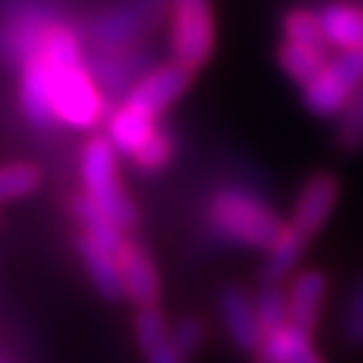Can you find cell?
<instances>
[{"mask_svg": "<svg viewBox=\"0 0 363 363\" xmlns=\"http://www.w3.org/2000/svg\"><path fill=\"white\" fill-rule=\"evenodd\" d=\"M342 334L350 347L363 350V274L352 283L347 304L342 312Z\"/></svg>", "mask_w": 363, "mask_h": 363, "instance_id": "603a6c76", "label": "cell"}, {"mask_svg": "<svg viewBox=\"0 0 363 363\" xmlns=\"http://www.w3.org/2000/svg\"><path fill=\"white\" fill-rule=\"evenodd\" d=\"M307 245H310V237L298 232L294 223H286L280 229V234L274 237L272 245L267 247V261H264V269H261L264 283H277V286L288 283L296 274Z\"/></svg>", "mask_w": 363, "mask_h": 363, "instance_id": "2e32d148", "label": "cell"}, {"mask_svg": "<svg viewBox=\"0 0 363 363\" xmlns=\"http://www.w3.org/2000/svg\"><path fill=\"white\" fill-rule=\"evenodd\" d=\"M208 226L229 245L267 250L286 223L261 196L229 186L208 202Z\"/></svg>", "mask_w": 363, "mask_h": 363, "instance_id": "7a4b0ae2", "label": "cell"}, {"mask_svg": "<svg viewBox=\"0 0 363 363\" xmlns=\"http://www.w3.org/2000/svg\"><path fill=\"white\" fill-rule=\"evenodd\" d=\"M135 342L143 363H186L172 342V325L159 304L140 307L135 315Z\"/></svg>", "mask_w": 363, "mask_h": 363, "instance_id": "4fadbf2b", "label": "cell"}, {"mask_svg": "<svg viewBox=\"0 0 363 363\" xmlns=\"http://www.w3.org/2000/svg\"><path fill=\"white\" fill-rule=\"evenodd\" d=\"M328 296V280L320 269H301L288 280V323L315 334Z\"/></svg>", "mask_w": 363, "mask_h": 363, "instance_id": "9c48e42d", "label": "cell"}, {"mask_svg": "<svg viewBox=\"0 0 363 363\" xmlns=\"http://www.w3.org/2000/svg\"><path fill=\"white\" fill-rule=\"evenodd\" d=\"M78 259L84 264V269L89 274L94 291L105 298V301H127V291H124V277H121V267H118L116 253L103 242L91 240L89 234H78L76 237Z\"/></svg>", "mask_w": 363, "mask_h": 363, "instance_id": "8fae6325", "label": "cell"}, {"mask_svg": "<svg viewBox=\"0 0 363 363\" xmlns=\"http://www.w3.org/2000/svg\"><path fill=\"white\" fill-rule=\"evenodd\" d=\"M97 86L103 94H127L145 73V54L135 46H118V49H100L97 65L91 67Z\"/></svg>", "mask_w": 363, "mask_h": 363, "instance_id": "5bb4252c", "label": "cell"}, {"mask_svg": "<svg viewBox=\"0 0 363 363\" xmlns=\"http://www.w3.org/2000/svg\"><path fill=\"white\" fill-rule=\"evenodd\" d=\"M339 145L345 151H358L363 145V81L352 94L350 105L345 108L339 121Z\"/></svg>", "mask_w": 363, "mask_h": 363, "instance_id": "cb8c5ba5", "label": "cell"}, {"mask_svg": "<svg viewBox=\"0 0 363 363\" xmlns=\"http://www.w3.org/2000/svg\"><path fill=\"white\" fill-rule=\"evenodd\" d=\"M328 46L339 52H363V9L347 3H328L318 11Z\"/></svg>", "mask_w": 363, "mask_h": 363, "instance_id": "e0dca14e", "label": "cell"}, {"mask_svg": "<svg viewBox=\"0 0 363 363\" xmlns=\"http://www.w3.org/2000/svg\"><path fill=\"white\" fill-rule=\"evenodd\" d=\"M172 154H175L172 138L164 130H156L151 135V140L132 156V162H135V167H140L143 172H156V169H162L167 164L169 159H172Z\"/></svg>", "mask_w": 363, "mask_h": 363, "instance_id": "d4e9b609", "label": "cell"}, {"mask_svg": "<svg viewBox=\"0 0 363 363\" xmlns=\"http://www.w3.org/2000/svg\"><path fill=\"white\" fill-rule=\"evenodd\" d=\"M250 363H325V358L315 350L312 334L294 323H283L264 337Z\"/></svg>", "mask_w": 363, "mask_h": 363, "instance_id": "9a60e30c", "label": "cell"}, {"mask_svg": "<svg viewBox=\"0 0 363 363\" xmlns=\"http://www.w3.org/2000/svg\"><path fill=\"white\" fill-rule=\"evenodd\" d=\"M256 310H259V320L264 328V337L288 323V298L286 288L277 283H264L261 291L256 294Z\"/></svg>", "mask_w": 363, "mask_h": 363, "instance_id": "7402d4cb", "label": "cell"}, {"mask_svg": "<svg viewBox=\"0 0 363 363\" xmlns=\"http://www.w3.org/2000/svg\"><path fill=\"white\" fill-rule=\"evenodd\" d=\"M116 259L118 267H121V277H124L127 301H132L138 310L159 304L162 283H159V269H156L151 253L140 245H132L127 240L124 247L116 253Z\"/></svg>", "mask_w": 363, "mask_h": 363, "instance_id": "7c38bea8", "label": "cell"}, {"mask_svg": "<svg viewBox=\"0 0 363 363\" xmlns=\"http://www.w3.org/2000/svg\"><path fill=\"white\" fill-rule=\"evenodd\" d=\"M81 183L84 194L108 213L124 232L138 226V208L121 186L116 167V148L108 138H91L81 154Z\"/></svg>", "mask_w": 363, "mask_h": 363, "instance_id": "3957f363", "label": "cell"}, {"mask_svg": "<svg viewBox=\"0 0 363 363\" xmlns=\"http://www.w3.org/2000/svg\"><path fill=\"white\" fill-rule=\"evenodd\" d=\"M363 81V52H339L301 84L304 105L315 116H342Z\"/></svg>", "mask_w": 363, "mask_h": 363, "instance_id": "5b68a950", "label": "cell"}, {"mask_svg": "<svg viewBox=\"0 0 363 363\" xmlns=\"http://www.w3.org/2000/svg\"><path fill=\"white\" fill-rule=\"evenodd\" d=\"M33 46L49 62L54 118L73 130H91L103 118V89L84 62L78 35L62 22H52Z\"/></svg>", "mask_w": 363, "mask_h": 363, "instance_id": "6da1fadb", "label": "cell"}, {"mask_svg": "<svg viewBox=\"0 0 363 363\" xmlns=\"http://www.w3.org/2000/svg\"><path fill=\"white\" fill-rule=\"evenodd\" d=\"M169 11V0H116L91 25V40L97 49L138 46L162 16Z\"/></svg>", "mask_w": 363, "mask_h": 363, "instance_id": "8992f818", "label": "cell"}, {"mask_svg": "<svg viewBox=\"0 0 363 363\" xmlns=\"http://www.w3.org/2000/svg\"><path fill=\"white\" fill-rule=\"evenodd\" d=\"M218 315L232 347L242 355H253L264 342V328L256 310V296L242 286H226L218 294Z\"/></svg>", "mask_w": 363, "mask_h": 363, "instance_id": "ba28073f", "label": "cell"}, {"mask_svg": "<svg viewBox=\"0 0 363 363\" xmlns=\"http://www.w3.org/2000/svg\"><path fill=\"white\" fill-rule=\"evenodd\" d=\"M191 76L194 73L189 67H183L181 62H175V60L167 65L148 67L143 76L138 78V84L124 94L121 105H127V108L148 118H159L164 113V108H169L183 91L189 89Z\"/></svg>", "mask_w": 363, "mask_h": 363, "instance_id": "52a82bcc", "label": "cell"}, {"mask_svg": "<svg viewBox=\"0 0 363 363\" xmlns=\"http://www.w3.org/2000/svg\"><path fill=\"white\" fill-rule=\"evenodd\" d=\"M169 43L175 62L196 73L216 49V16L210 0H169Z\"/></svg>", "mask_w": 363, "mask_h": 363, "instance_id": "277c9868", "label": "cell"}, {"mask_svg": "<svg viewBox=\"0 0 363 363\" xmlns=\"http://www.w3.org/2000/svg\"><path fill=\"white\" fill-rule=\"evenodd\" d=\"M40 181H43L40 167L33 164V162H9V164H0V205L35 194L40 189Z\"/></svg>", "mask_w": 363, "mask_h": 363, "instance_id": "ffe728a7", "label": "cell"}, {"mask_svg": "<svg viewBox=\"0 0 363 363\" xmlns=\"http://www.w3.org/2000/svg\"><path fill=\"white\" fill-rule=\"evenodd\" d=\"M159 130L156 127V118H148L138 111H132L127 105H118L116 111L108 116V140L116 148V154L124 156H135L140 148H143L151 135Z\"/></svg>", "mask_w": 363, "mask_h": 363, "instance_id": "ac0fdd59", "label": "cell"}, {"mask_svg": "<svg viewBox=\"0 0 363 363\" xmlns=\"http://www.w3.org/2000/svg\"><path fill=\"white\" fill-rule=\"evenodd\" d=\"M337 199L339 181L334 175H325V172L312 175L310 181L301 186V191H298L291 223L312 240L325 226V220L331 218V213L337 208Z\"/></svg>", "mask_w": 363, "mask_h": 363, "instance_id": "30bf717a", "label": "cell"}, {"mask_svg": "<svg viewBox=\"0 0 363 363\" xmlns=\"http://www.w3.org/2000/svg\"><path fill=\"white\" fill-rule=\"evenodd\" d=\"M70 213H73L76 220L81 223V232L89 234L91 240L103 242V245L111 247L113 253H118V250L124 247V242H127L124 229H121L108 213H103V210L97 208L86 194H76L70 199Z\"/></svg>", "mask_w": 363, "mask_h": 363, "instance_id": "d6986e66", "label": "cell"}, {"mask_svg": "<svg viewBox=\"0 0 363 363\" xmlns=\"http://www.w3.org/2000/svg\"><path fill=\"white\" fill-rule=\"evenodd\" d=\"M172 342L183 355V361L194 363V358L202 350V342H205V323L191 315L181 318L178 323H172Z\"/></svg>", "mask_w": 363, "mask_h": 363, "instance_id": "484cf974", "label": "cell"}, {"mask_svg": "<svg viewBox=\"0 0 363 363\" xmlns=\"http://www.w3.org/2000/svg\"><path fill=\"white\" fill-rule=\"evenodd\" d=\"M277 60L288 76L294 78L296 84H307L320 67L325 65V52L320 49H307V46H296V43H280Z\"/></svg>", "mask_w": 363, "mask_h": 363, "instance_id": "44dd1931", "label": "cell"}]
</instances>
